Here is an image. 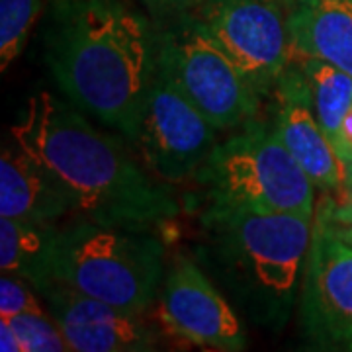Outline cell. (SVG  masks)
<instances>
[{
    "instance_id": "obj_6",
    "label": "cell",
    "mask_w": 352,
    "mask_h": 352,
    "mask_svg": "<svg viewBox=\"0 0 352 352\" xmlns=\"http://www.w3.org/2000/svg\"><path fill=\"white\" fill-rule=\"evenodd\" d=\"M157 28V65L217 131L239 129L258 116L261 96L188 8Z\"/></svg>"
},
{
    "instance_id": "obj_2",
    "label": "cell",
    "mask_w": 352,
    "mask_h": 352,
    "mask_svg": "<svg viewBox=\"0 0 352 352\" xmlns=\"http://www.w3.org/2000/svg\"><path fill=\"white\" fill-rule=\"evenodd\" d=\"M45 45L73 106L135 138L157 73V30L122 0H53Z\"/></svg>"
},
{
    "instance_id": "obj_8",
    "label": "cell",
    "mask_w": 352,
    "mask_h": 352,
    "mask_svg": "<svg viewBox=\"0 0 352 352\" xmlns=\"http://www.w3.org/2000/svg\"><path fill=\"white\" fill-rule=\"evenodd\" d=\"M145 164L164 182H184L200 170L217 145V129L157 65L131 139Z\"/></svg>"
},
{
    "instance_id": "obj_24",
    "label": "cell",
    "mask_w": 352,
    "mask_h": 352,
    "mask_svg": "<svg viewBox=\"0 0 352 352\" xmlns=\"http://www.w3.org/2000/svg\"><path fill=\"white\" fill-rule=\"evenodd\" d=\"M319 217H321V215H319ZM321 219H323V217H321ZM323 221H325V219H323ZM325 223H327L329 231H331L337 239L344 241L346 245H351L352 247V226H333V223H329V221H325Z\"/></svg>"
},
{
    "instance_id": "obj_11",
    "label": "cell",
    "mask_w": 352,
    "mask_h": 352,
    "mask_svg": "<svg viewBox=\"0 0 352 352\" xmlns=\"http://www.w3.org/2000/svg\"><path fill=\"white\" fill-rule=\"evenodd\" d=\"M34 288L63 331L75 352L157 351L161 335L145 314H133L85 296L57 280H41Z\"/></svg>"
},
{
    "instance_id": "obj_7",
    "label": "cell",
    "mask_w": 352,
    "mask_h": 352,
    "mask_svg": "<svg viewBox=\"0 0 352 352\" xmlns=\"http://www.w3.org/2000/svg\"><path fill=\"white\" fill-rule=\"evenodd\" d=\"M188 10L223 47L256 94L270 96L292 57L280 0H196Z\"/></svg>"
},
{
    "instance_id": "obj_1",
    "label": "cell",
    "mask_w": 352,
    "mask_h": 352,
    "mask_svg": "<svg viewBox=\"0 0 352 352\" xmlns=\"http://www.w3.org/2000/svg\"><path fill=\"white\" fill-rule=\"evenodd\" d=\"M10 135L50 173L78 219L153 229L180 214L175 196L116 139L98 131L76 106L47 90L28 100Z\"/></svg>"
},
{
    "instance_id": "obj_10",
    "label": "cell",
    "mask_w": 352,
    "mask_h": 352,
    "mask_svg": "<svg viewBox=\"0 0 352 352\" xmlns=\"http://www.w3.org/2000/svg\"><path fill=\"white\" fill-rule=\"evenodd\" d=\"M300 331L307 349L352 352V247L319 215L303 266Z\"/></svg>"
},
{
    "instance_id": "obj_16",
    "label": "cell",
    "mask_w": 352,
    "mask_h": 352,
    "mask_svg": "<svg viewBox=\"0 0 352 352\" xmlns=\"http://www.w3.org/2000/svg\"><path fill=\"white\" fill-rule=\"evenodd\" d=\"M57 226L0 217V266L2 272L32 282L41 270L50 241Z\"/></svg>"
},
{
    "instance_id": "obj_13",
    "label": "cell",
    "mask_w": 352,
    "mask_h": 352,
    "mask_svg": "<svg viewBox=\"0 0 352 352\" xmlns=\"http://www.w3.org/2000/svg\"><path fill=\"white\" fill-rule=\"evenodd\" d=\"M73 215L71 204L50 173L16 141L0 157V217L55 226Z\"/></svg>"
},
{
    "instance_id": "obj_19",
    "label": "cell",
    "mask_w": 352,
    "mask_h": 352,
    "mask_svg": "<svg viewBox=\"0 0 352 352\" xmlns=\"http://www.w3.org/2000/svg\"><path fill=\"white\" fill-rule=\"evenodd\" d=\"M34 289L36 288L25 278L2 272V278H0V317L45 314Z\"/></svg>"
},
{
    "instance_id": "obj_14",
    "label": "cell",
    "mask_w": 352,
    "mask_h": 352,
    "mask_svg": "<svg viewBox=\"0 0 352 352\" xmlns=\"http://www.w3.org/2000/svg\"><path fill=\"white\" fill-rule=\"evenodd\" d=\"M292 55L314 57L352 75V0H292Z\"/></svg>"
},
{
    "instance_id": "obj_20",
    "label": "cell",
    "mask_w": 352,
    "mask_h": 352,
    "mask_svg": "<svg viewBox=\"0 0 352 352\" xmlns=\"http://www.w3.org/2000/svg\"><path fill=\"white\" fill-rule=\"evenodd\" d=\"M337 194L339 196H327L321 201L315 214H319L333 226H352V188H342Z\"/></svg>"
},
{
    "instance_id": "obj_17",
    "label": "cell",
    "mask_w": 352,
    "mask_h": 352,
    "mask_svg": "<svg viewBox=\"0 0 352 352\" xmlns=\"http://www.w3.org/2000/svg\"><path fill=\"white\" fill-rule=\"evenodd\" d=\"M41 0H0V67L2 71L24 51L38 20Z\"/></svg>"
},
{
    "instance_id": "obj_4",
    "label": "cell",
    "mask_w": 352,
    "mask_h": 352,
    "mask_svg": "<svg viewBox=\"0 0 352 352\" xmlns=\"http://www.w3.org/2000/svg\"><path fill=\"white\" fill-rule=\"evenodd\" d=\"M164 245L151 229H127L76 217L55 227L39 274L100 302L147 314L164 282Z\"/></svg>"
},
{
    "instance_id": "obj_5",
    "label": "cell",
    "mask_w": 352,
    "mask_h": 352,
    "mask_svg": "<svg viewBox=\"0 0 352 352\" xmlns=\"http://www.w3.org/2000/svg\"><path fill=\"white\" fill-rule=\"evenodd\" d=\"M194 178L208 204L315 219V184L289 155L274 122L258 116L217 143Z\"/></svg>"
},
{
    "instance_id": "obj_21",
    "label": "cell",
    "mask_w": 352,
    "mask_h": 352,
    "mask_svg": "<svg viewBox=\"0 0 352 352\" xmlns=\"http://www.w3.org/2000/svg\"><path fill=\"white\" fill-rule=\"evenodd\" d=\"M335 153H337V157H339L340 166L352 159V108L346 112L344 120H342L339 141H337V145H335Z\"/></svg>"
},
{
    "instance_id": "obj_9",
    "label": "cell",
    "mask_w": 352,
    "mask_h": 352,
    "mask_svg": "<svg viewBox=\"0 0 352 352\" xmlns=\"http://www.w3.org/2000/svg\"><path fill=\"white\" fill-rule=\"evenodd\" d=\"M157 303V317L168 337L201 351L247 349V333L237 309L201 264L186 254L176 252L173 256Z\"/></svg>"
},
{
    "instance_id": "obj_26",
    "label": "cell",
    "mask_w": 352,
    "mask_h": 352,
    "mask_svg": "<svg viewBox=\"0 0 352 352\" xmlns=\"http://www.w3.org/2000/svg\"><path fill=\"white\" fill-rule=\"evenodd\" d=\"M280 2H282V4H284V6H286V4H289V2H292V0H280Z\"/></svg>"
},
{
    "instance_id": "obj_15",
    "label": "cell",
    "mask_w": 352,
    "mask_h": 352,
    "mask_svg": "<svg viewBox=\"0 0 352 352\" xmlns=\"http://www.w3.org/2000/svg\"><path fill=\"white\" fill-rule=\"evenodd\" d=\"M289 61L298 65L307 78V85L311 88V96H314L317 122L335 149L342 120L352 108V75L344 73L335 65L314 57L292 55Z\"/></svg>"
},
{
    "instance_id": "obj_18",
    "label": "cell",
    "mask_w": 352,
    "mask_h": 352,
    "mask_svg": "<svg viewBox=\"0 0 352 352\" xmlns=\"http://www.w3.org/2000/svg\"><path fill=\"white\" fill-rule=\"evenodd\" d=\"M16 331L24 352H67L71 351L63 331L53 317L45 314H22L14 317H0Z\"/></svg>"
},
{
    "instance_id": "obj_12",
    "label": "cell",
    "mask_w": 352,
    "mask_h": 352,
    "mask_svg": "<svg viewBox=\"0 0 352 352\" xmlns=\"http://www.w3.org/2000/svg\"><path fill=\"white\" fill-rule=\"evenodd\" d=\"M270 96L276 110L272 122L289 155L311 178L315 188L325 194L340 192L344 178L339 157L317 122L307 78L294 61L278 76Z\"/></svg>"
},
{
    "instance_id": "obj_25",
    "label": "cell",
    "mask_w": 352,
    "mask_h": 352,
    "mask_svg": "<svg viewBox=\"0 0 352 352\" xmlns=\"http://www.w3.org/2000/svg\"><path fill=\"white\" fill-rule=\"evenodd\" d=\"M342 178H344L342 188H352V159L342 164Z\"/></svg>"
},
{
    "instance_id": "obj_3",
    "label": "cell",
    "mask_w": 352,
    "mask_h": 352,
    "mask_svg": "<svg viewBox=\"0 0 352 352\" xmlns=\"http://www.w3.org/2000/svg\"><path fill=\"white\" fill-rule=\"evenodd\" d=\"M314 219L208 204L198 261L231 305L256 327L282 331L302 288Z\"/></svg>"
},
{
    "instance_id": "obj_23",
    "label": "cell",
    "mask_w": 352,
    "mask_h": 352,
    "mask_svg": "<svg viewBox=\"0 0 352 352\" xmlns=\"http://www.w3.org/2000/svg\"><path fill=\"white\" fill-rule=\"evenodd\" d=\"M0 351L2 352H24L20 339L16 335V331L10 327V323L6 319H0Z\"/></svg>"
},
{
    "instance_id": "obj_22",
    "label": "cell",
    "mask_w": 352,
    "mask_h": 352,
    "mask_svg": "<svg viewBox=\"0 0 352 352\" xmlns=\"http://www.w3.org/2000/svg\"><path fill=\"white\" fill-rule=\"evenodd\" d=\"M151 12L155 14H163V16H168V14H175L178 10H184L192 6L196 0H141Z\"/></svg>"
}]
</instances>
